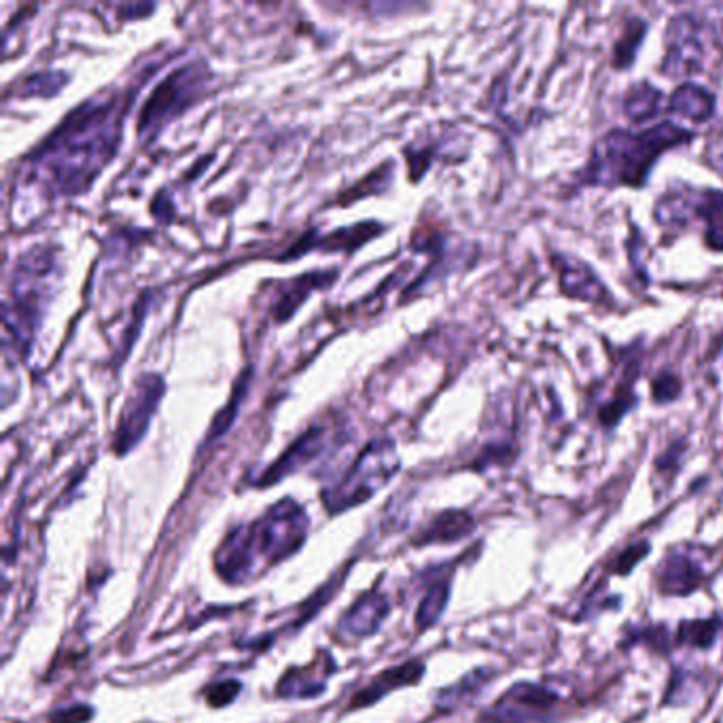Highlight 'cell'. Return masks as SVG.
Wrapping results in <instances>:
<instances>
[{
  "instance_id": "obj_17",
  "label": "cell",
  "mask_w": 723,
  "mask_h": 723,
  "mask_svg": "<svg viewBox=\"0 0 723 723\" xmlns=\"http://www.w3.org/2000/svg\"><path fill=\"white\" fill-rule=\"evenodd\" d=\"M448 598H450V581L448 579L435 581V584L427 590L425 598H422V603L416 613V624L420 630L431 628L433 624H437L439 617H442V613L446 611Z\"/></svg>"
},
{
  "instance_id": "obj_3",
  "label": "cell",
  "mask_w": 723,
  "mask_h": 723,
  "mask_svg": "<svg viewBox=\"0 0 723 723\" xmlns=\"http://www.w3.org/2000/svg\"><path fill=\"white\" fill-rule=\"evenodd\" d=\"M685 136L690 134L677 126H660L658 130L637 136L615 132L601 143V151L596 153L594 166L590 170L592 174H598L607 168L605 174H609L611 179L639 185L660 151L683 143Z\"/></svg>"
},
{
  "instance_id": "obj_25",
  "label": "cell",
  "mask_w": 723,
  "mask_h": 723,
  "mask_svg": "<svg viewBox=\"0 0 723 723\" xmlns=\"http://www.w3.org/2000/svg\"><path fill=\"white\" fill-rule=\"evenodd\" d=\"M90 717H92V709L77 704V707L56 711L49 719H51V723H85Z\"/></svg>"
},
{
  "instance_id": "obj_26",
  "label": "cell",
  "mask_w": 723,
  "mask_h": 723,
  "mask_svg": "<svg viewBox=\"0 0 723 723\" xmlns=\"http://www.w3.org/2000/svg\"><path fill=\"white\" fill-rule=\"evenodd\" d=\"M679 393V382L675 376H660L656 382V399L658 401H668L677 397Z\"/></svg>"
},
{
  "instance_id": "obj_8",
  "label": "cell",
  "mask_w": 723,
  "mask_h": 723,
  "mask_svg": "<svg viewBox=\"0 0 723 723\" xmlns=\"http://www.w3.org/2000/svg\"><path fill=\"white\" fill-rule=\"evenodd\" d=\"M164 397V380L155 374L140 376L134 391L123 405L119 425L115 433V452L128 454L149 429V422L157 410V403Z\"/></svg>"
},
{
  "instance_id": "obj_7",
  "label": "cell",
  "mask_w": 723,
  "mask_h": 723,
  "mask_svg": "<svg viewBox=\"0 0 723 723\" xmlns=\"http://www.w3.org/2000/svg\"><path fill=\"white\" fill-rule=\"evenodd\" d=\"M560 696L537 683H516L482 715L486 723H548Z\"/></svg>"
},
{
  "instance_id": "obj_5",
  "label": "cell",
  "mask_w": 723,
  "mask_h": 723,
  "mask_svg": "<svg viewBox=\"0 0 723 723\" xmlns=\"http://www.w3.org/2000/svg\"><path fill=\"white\" fill-rule=\"evenodd\" d=\"M208 85V70L202 62L181 66L155 87L138 115V132L143 136L162 130L168 121L185 113Z\"/></svg>"
},
{
  "instance_id": "obj_22",
  "label": "cell",
  "mask_w": 723,
  "mask_h": 723,
  "mask_svg": "<svg viewBox=\"0 0 723 723\" xmlns=\"http://www.w3.org/2000/svg\"><path fill=\"white\" fill-rule=\"evenodd\" d=\"M647 554H649V543L647 541H641L637 545H630L628 550H624L620 556L615 558V562L611 564V571L615 575H628Z\"/></svg>"
},
{
  "instance_id": "obj_20",
  "label": "cell",
  "mask_w": 723,
  "mask_h": 723,
  "mask_svg": "<svg viewBox=\"0 0 723 723\" xmlns=\"http://www.w3.org/2000/svg\"><path fill=\"white\" fill-rule=\"evenodd\" d=\"M658 98L660 94L656 90H651V87H637V90H632L628 100H626V109L630 113V117H634V121H645L647 115H651V111L656 113L658 109Z\"/></svg>"
},
{
  "instance_id": "obj_2",
  "label": "cell",
  "mask_w": 723,
  "mask_h": 723,
  "mask_svg": "<svg viewBox=\"0 0 723 723\" xmlns=\"http://www.w3.org/2000/svg\"><path fill=\"white\" fill-rule=\"evenodd\" d=\"M308 533V516L293 499H282L266 516L242 526L225 539L217 552V569L225 581L244 584L255 569L274 567L295 554Z\"/></svg>"
},
{
  "instance_id": "obj_23",
  "label": "cell",
  "mask_w": 723,
  "mask_h": 723,
  "mask_svg": "<svg viewBox=\"0 0 723 723\" xmlns=\"http://www.w3.org/2000/svg\"><path fill=\"white\" fill-rule=\"evenodd\" d=\"M238 694H240V683L229 679V681H221V683L210 685V690L206 692V698H208L210 704H213V707H225V704L232 702Z\"/></svg>"
},
{
  "instance_id": "obj_13",
  "label": "cell",
  "mask_w": 723,
  "mask_h": 723,
  "mask_svg": "<svg viewBox=\"0 0 723 723\" xmlns=\"http://www.w3.org/2000/svg\"><path fill=\"white\" fill-rule=\"evenodd\" d=\"M475 528V520L467 511L450 509L433 518V522L422 528V533L414 539L416 545H429V543H454L469 537Z\"/></svg>"
},
{
  "instance_id": "obj_6",
  "label": "cell",
  "mask_w": 723,
  "mask_h": 723,
  "mask_svg": "<svg viewBox=\"0 0 723 723\" xmlns=\"http://www.w3.org/2000/svg\"><path fill=\"white\" fill-rule=\"evenodd\" d=\"M51 255L32 251L28 253L20 266L15 268V285H13V308H15V335L32 333V323L39 319L45 293L49 289L47 276L51 274Z\"/></svg>"
},
{
  "instance_id": "obj_27",
  "label": "cell",
  "mask_w": 723,
  "mask_h": 723,
  "mask_svg": "<svg viewBox=\"0 0 723 723\" xmlns=\"http://www.w3.org/2000/svg\"><path fill=\"white\" fill-rule=\"evenodd\" d=\"M643 32H645V26L637 24L630 32H626V39L632 41V43H639L643 39ZM617 58H620V64H630V51L624 49V43L617 45Z\"/></svg>"
},
{
  "instance_id": "obj_1",
  "label": "cell",
  "mask_w": 723,
  "mask_h": 723,
  "mask_svg": "<svg viewBox=\"0 0 723 723\" xmlns=\"http://www.w3.org/2000/svg\"><path fill=\"white\" fill-rule=\"evenodd\" d=\"M123 102L87 100L32 153V162L51 189L73 196L87 189L111 162L121 138Z\"/></svg>"
},
{
  "instance_id": "obj_15",
  "label": "cell",
  "mask_w": 723,
  "mask_h": 723,
  "mask_svg": "<svg viewBox=\"0 0 723 723\" xmlns=\"http://www.w3.org/2000/svg\"><path fill=\"white\" fill-rule=\"evenodd\" d=\"M316 668H293L280 679L278 696L285 698H314L325 690V679H314Z\"/></svg>"
},
{
  "instance_id": "obj_9",
  "label": "cell",
  "mask_w": 723,
  "mask_h": 723,
  "mask_svg": "<svg viewBox=\"0 0 723 723\" xmlns=\"http://www.w3.org/2000/svg\"><path fill=\"white\" fill-rule=\"evenodd\" d=\"M700 564L683 552L668 554L656 571V584L662 594L670 596H687L700 588L702 584Z\"/></svg>"
},
{
  "instance_id": "obj_24",
  "label": "cell",
  "mask_w": 723,
  "mask_h": 723,
  "mask_svg": "<svg viewBox=\"0 0 723 723\" xmlns=\"http://www.w3.org/2000/svg\"><path fill=\"white\" fill-rule=\"evenodd\" d=\"M634 641L639 643H649L654 645L656 649H666V641H668V634L664 630V626H651V628H645V630H637L632 634Z\"/></svg>"
},
{
  "instance_id": "obj_10",
  "label": "cell",
  "mask_w": 723,
  "mask_h": 723,
  "mask_svg": "<svg viewBox=\"0 0 723 723\" xmlns=\"http://www.w3.org/2000/svg\"><path fill=\"white\" fill-rule=\"evenodd\" d=\"M325 444H327V431L321 427L310 429L308 433L299 437L297 442L285 454H282L266 473H263L259 486L276 484L282 478H287L289 473L299 471L306 463L314 461V458L323 452Z\"/></svg>"
},
{
  "instance_id": "obj_4",
  "label": "cell",
  "mask_w": 723,
  "mask_h": 723,
  "mask_svg": "<svg viewBox=\"0 0 723 723\" xmlns=\"http://www.w3.org/2000/svg\"><path fill=\"white\" fill-rule=\"evenodd\" d=\"M399 469V456L391 439H376L369 444L352 465L344 478L325 490V505L331 514H340L355 505L372 499L380 488L393 480Z\"/></svg>"
},
{
  "instance_id": "obj_11",
  "label": "cell",
  "mask_w": 723,
  "mask_h": 723,
  "mask_svg": "<svg viewBox=\"0 0 723 723\" xmlns=\"http://www.w3.org/2000/svg\"><path fill=\"white\" fill-rule=\"evenodd\" d=\"M422 675H425V666L418 660H410L403 662L399 666H393L389 670H384L382 675H378L372 683H369L363 692H359L350 702V709H361V707H369V704L378 702L380 698H384L389 692L399 690V687L405 685H416Z\"/></svg>"
},
{
  "instance_id": "obj_18",
  "label": "cell",
  "mask_w": 723,
  "mask_h": 723,
  "mask_svg": "<svg viewBox=\"0 0 723 723\" xmlns=\"http://www.w3.org/2000/svg\"><path fill=\"white\" fill-rule=\"evenodd\" d=\"M331 280H333V274H308V276L297 278L293 282V287L280 295L278 319L280 321L287 319V316H291L299 308L304 297H308L316 287H321V285H325V282H331Z\"/></svg>"
},
{
  "instance_id": "obj_16",
  "label": "cell",
  "mask_w": 723,
  "mask_h": 723,
  "mask_svg": "<svg viewBox=\"0 0 723 723\" xmlns=\"http://www.w3.org/2000/svg\"><path fill=\"white\" fill-rule=\"evenodd\" d=\"M670 109L694 121H704L713 113V96L700 87H681L670 102Z\"/></svg>"
},
{
  "instance_id": "obj_21",
  "label": "cell",
  "mask_w": 723,
  "mask_h": 723,
  "mask_svg": "<svg viewBox=\"0 0 723 723\" xmlns=\"http://www.w3.org/2000/svg\"><path fill=\"white\" fill-rule=\"evenodd\" d=\"M709 202H704V215L709 219L707 238L715 249H723V193H709Z\"/></svg>"
},
{
  "instance_id": "obj_19",
  "label": "cell",
  "mask_w": 723,
  "mask_h": 723,
  "mask_svg": "<svg viewBox=\"0 0 723 723\" xmlns=\"http://www.w3.org/2000/svg\"><path fill=\"white\" fill-rule=\"evenodd\" d=\"M717 630H719L717 617H711V620L681 622L679 632H677V641L683 645L696 647V649H709L717 639Z\"/></svg>"
},
{
  "instance_id": "obj_12",
  "label": "cell",
  "mask_w": 723,
  "mask_h": 723,
  "mask_svg": "<svg viewBox=\"0 0 723 723\" xmlns=\"http://www.w3.org/2000/svg\"><path fill=\"white\" fill-rule=\"evenodd\" d=\"M389 611H391L389 598L380 594L378 590H369L346 611L342 620V630L350 634V637H369V634L380 628L382 620L389 615Z\"/></svg>"
},
{
  "instance_id": "obj_14",
  "label": "cell",
  "mask_w": 723,
  "mask_h": 723,
  "mask_svg": "<svg viewBox=\"0 0 723 723\" xmlns=\"http://www.w3.org/2000/svg\"><path fill=\"white\" fill-rule=\"evenodd\" d=\"M492 679V673L488 668H478L473 670V673H469L467 677H463L461 681H458L456 685L448 687V690L439 692L435 702L439 709L444 711H450V709H456V707H463V704H467L469 700H473L475 696H478L482 692V687Z\"/></svg>"
}]
</instances>
